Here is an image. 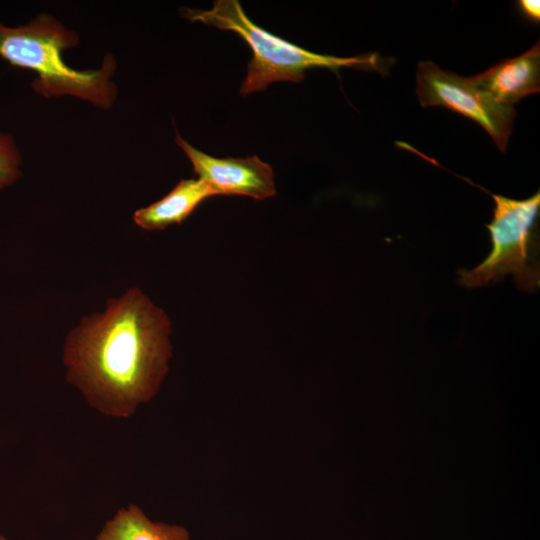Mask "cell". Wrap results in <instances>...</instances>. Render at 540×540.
<instances>
[{
  "label": "cell",
  "mask_w": 540,
  "mask_h": 540,
  "mask_svg": "<svg viewBox=\"0 0 540 540\" xmlns=\"http://www.w3.org/2000/svg\"><path fill=\"white\" fill-rule=\"evenodd\" d=\"M171 323L138 288L109 300L68 335V381L99 412L127 418L158 392L172 357Z\"/></svg>",
  "instance_id": "cell-1"
},
{
  "label": "cell",
  "mask_w": 540,
  "mask_h": 540,
  "mask_svg": "<svg viewBox=\"0 0 540 540\" xmlns=\"http://www.w3.org/2000/svg\"><path fill=\"white\" fill-rule=\"evenodd\" d=\"M77 43L78 36L48 14L17 27L0 22V57L12 66L34 71L37 78L31 86L35 92L45 97L72 95L108 109L117 95L111 81L115 59L107 55L96 70L73 69L61 55Z\"/></svg>",
  "instance_id": "cell-2"
},
{
  "label": "cell",
  "mask_w": 540,
  "mask_h": 540,
  "mask_svg": "<svg viewBox=\"0 0 540 540\" xmlns=\"http://www.w3.org/2000/svg\"><path fill=\"white\" fill-rule=\"evenodd\" d=\"M181 15L190 21L233 31L249 45L253 57L240 87L243 95L263 91L277 81L298 83L306 70L316 67L334 72L342 67L381 73L386 69V60L377 53L338 57L314 53L290 43L253 23L237 0H217L210 10L182 8Z\"/></svg>",
  "instance_id": "cell-3"
},
{
  "label": "cell",
  "mask_w": 540,
  "mask_h": 540,
  "mask_svg": "<svg viewBox=\"0 0 540 540\" xmlns=\"http://www.w3.org/2000/svg\"><path fill=\"white\" fill-rule=\"evenodd\" d=\"M466 181L488 193L494 200L492 219L485 225L490 236L491 250L472 270H459L458 283L467 288H476L494 284L511 274L521 291L535 292L540 284L537 259L540 192L525 199H513L492 194Z\"/></svg>",
  "instance_id": "cell-4"
},
{
  "label": "cell",
  "mask_w": 540,
  "mask_h": 540,
  "mask_svg": "<svg viewBox=\"0 0 540 540\" xmlns=\"http://www.w3.org/2000/svg\"><path fill=\"white\" fill-rule=\"evenodd\" d=\"M416 82V93L423 107H445L475 121L505 152L515 118L513 106L495 101L470 77L444 71L430 61L418 64Z\"/></svg>",
  "instance_id": "cell-5"
},
{
  "label": "cell",
  "mask_w": 540,
  "mask_h": 540,
  "mask_svg": "<svg viewBox=\"0 0 540 540\" xmlns=\"http://www.w3.org/2000/svg\"><path fill=\"white\" fill-rule=\"evenodd\" d=\"M176 143L193 165L194 174L217 195H242L263 200L276 194L272 167L257 156L215 158L203 153L178 133Z\"/></svg>",
  "instance_id": "cell-6"
},
{
  "label": "cell",
  "mask_w": 540,
  "mask_h": 540,
  "mask_svg": "<svg viewBox=\"0 0 540 540\" xmlns=\"http://www.w3.org/2000/svg\"><path fill=\"white\" fill-rule=\"evenodd\" d=\"M470 79L495 101L508 106H513L530 94L538 93L540 90L539 41L523 54L505 59Z\"/></svg>",
  "instance_id": "cell-7"
},
{
  "label": "cell",
  "mask_w": 540,
  "mask_h": 540,
  "mask_svg": "<svg viewBox=\"0 0 540 540\" xmlns=\"http://www.w3.org/2000/svg\"><path fill=\"white\" fill-rule=\"evenodd\" d=\"M216 196L201 179H183L163 198L137 210L134 222L145 230H162L181 224L205 199Z\"/></svg>",
  "instance_id": "cell-8"
},
{
  "label": "cell",
  "mask_w": 540,
  "mask_h": 540,
  "mask_svg": "<svg viewBox=\"0 0 540 540\" xmlns=\"http://www.w3.org/2000/svg\"><path fill=\"white\" fill-rule=\"evenodd\" d=\"M96 540H190V534L183 526L152 521L130 504L105 523Z\"/></svg>",
  "instance_id": "cell-9"
},
{
  "label": "cell",
  "mask_w": 540,
  "mask_h": 540,
  "mask_svg": "<svg viewBox=\"0 0 540 540\" xmlns=\"http://www.w3.org/2000/svg\"><path fill=\"white\" fill-rule=\"evenodd\" d=\"M21 155L13 137L0 132V189L14 183L21 175Z\"/></svg>",
  "instance_id": "cell-10"
},
{
  "label": "cell",
  "mask_w": 540,
  "mask_h": 540,
  "mask_svg": "<svg viewBox=\"0 0 540 540\" xmlns=\"http://www.w3.org/2000/svg\"><path fill=\"white\" fill-rule=\"evenodd\" d=\"M520 11L534 22L540 20V2L538 0H521L518 2Z\"/></svg>",
  "instance_id": "cell-11"
},
{
  "label": "cell",
  "mask_w": 540,
  "mask_h": 540,
  "mask_svg": "<svg viewBox=\"0 0 540 540\" xmlns=\"http://www.w3.org/2000/svg\"><path fill=\"white\" fill-rule=\"evenodd\" d=\"M0 540H7V539L4 538L3 536H0Z\"/></svg>",
  "instance_id": "cell-12"
}]
</instances>
